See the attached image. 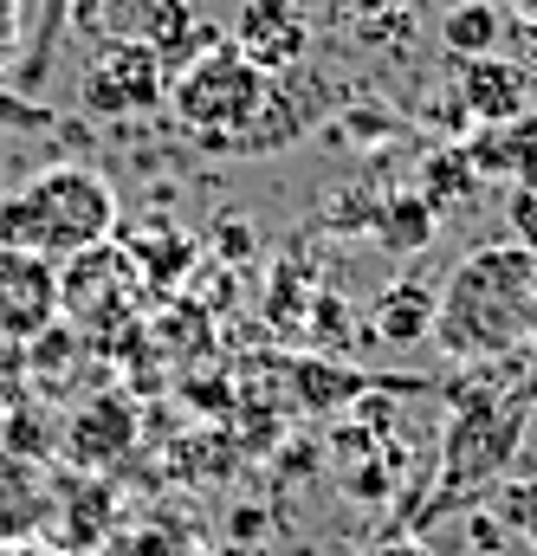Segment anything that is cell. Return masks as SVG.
Listing matches in <instances>:
<instances>
[{
    "label": "cell",
    "instance_id": "6da1fadb",
    "mask_svg": "<svg viewBox=\"0 0 537 556\" xmlns=\"http://www.w3.org/2000/svg\"><path fill=\"white\" fill-rule=\"evenodd\" d=\"M537 337V253L492 240L473 247L434 311V343L447 356H505V350H532Z\"/></svg>",
    "mask_w": 537,
    "mask_h": 556
},
{
    "label": "cell",
    "instance_id": "7a4b0ae2",
    "mask_svg": "<svg viewBox=\"0 0 537 556\" xmlns=\"http://www.w3.org/2000/svg\"><path fill=\"white\" fill-rule=\"evenodd\" d=\"M117 233V188L91 162H52L13 194H0V247L39 253L52 266L104 247Z\"/></svg>",
    "mask_w": 537,
    "mask_h": 556
},
{
    "label": "cell",
    "instance_id": "3957f363",
    "mask_svg": "<svg viewBox=\"0 0 537 556\" xmlns=\"http://www.w3.org/2000/svg\"><path fill=\"white\" fill-rule=\"evenodd\" d=\"M272 104V78L234 46L221 39L214 52H201L188 72L168 78V111L201 149H227V155H247V142L260 130Z\"/></svg>",
    "mask_w": 537,
    "mask_h": 556
},
{
    "label": "cell",
    "instance_id": "277c9868",
    "mask_svg": "<svg viewBox=\"0 0 537 556\" xmlns=\"http://www.w3.org/2000/svg\"><path fill=\"white\" fill-rule=\"evenodd\" d=\"M537 389H466L453 402V420H447V479L440 492H479V485H499V472L519 459L525 446V415H532Z\"/></svg>",
    "mask_w": 537,
    "mask_h": 556
},
{
    "label": "cell",
    "instance_id": "5b68a950",
    "mask_svg": "<svg viewBox=\"0 0 537 556\" xmlns=\"http://www.w3.org/2000/svg\"><path fill=\"white\" fill-rule=\"evenodd\" d=\"M142 291H149V278L136 266V253L124 240H104L59 266V317L78 337H111L142 317Z\"/></svg>",
    "mask_w": 537,
    "mask_h": 556
},
{
    "label": "cell",
    "instance_id": "8992f818",
    "mask_svg": "<svg viewBox=\"0 0 537 556\" xmlns=\"http://www.w3.org/2000/svg\"><path fill=\"white\" fill-rule=\"evenodd\" d=\"M168 104V72L155 65V52L142 39H104L91 72H85V111L91 117H142V111H162Z\"/></svg>",
    "mask_w": 537,
    "mask_h": 556
},
{
    "label": "cell",
    "instance_id": "52a82bcc",
    "mask_svg": "<svg viewBox=\"0 0 537 556\" xmlns=\"http://www.w3.org/2000/svg\"><path fill=\"white\" fill-rule=\"evenodd\" d=\"M130 446H136V408H130V395H124V389L85 395L72 415L59 420V466H72V472L104 479Z\"/></svg>",
    "mask_w": 537,
    "mask_h": 556
},
{
    "label": "cell",
    "instance_id": "ba28073f",
    "mask_svg": "<svg viewBox=\"0 0 537 556\" xmlns=\"http://www.w3.org/2000/svg\"><path fill=\"white\" fill-rule=\"evenodd\" d=\"M111 538H117V498H111V485L91 479V472L59 466V485H52V525H46L39 544H52V551H65V556H98Z\"/></svg>",
    "mask_w": 537,
    "mask_h": 556
},
{
    "label": "cell",
    "instance_id": "9c48e42d",
    "mask_svg": "<svg viewBox=\"0 0 537 556\" xmlns=\"http://www.w3.org/2000/svg\"><path fill=\"white\" fill-rule=\"evenodd\" d=\"M59 324V266L20 247H0V337L33 343Z\"/></svg>",
    "mask_w": 537,
    "mask_h": 556
},
{
    "label": "cell",
    "instance_id": "30bf717a",
    "mask_svg": "<svg viewBox=\"0 0 537 556\" xmlns=\"http://www.w3.org/2000/svg\"><path fill=\"white\" fill-rule=\"evenodd\" d=\"M227 39H234L266 78H285V72H298V59H304V46H311V20H304L298 0H240Z\"/></svg>",
    "mask_w": 537,
    "mask_h": 556
},
{
    "label": "cell",
    "instance_id": "8fae6325",
    "mask_svg": "<svg viewBox=\"0 0 537 556\" xmlns=\"http://www.w3.org/2000/svg\"><path fill=\"white\" fill-rule=\"evenodd\" d=\"M52 485H59V459H33V453L0 446V551L46 538Z\"/></svg>",
    "mask_w": 537,
    "mask_h": 556
},
{
    "label": "cell",
    "instance_id": "7c38bea8",
    "mask_svg": "<svg viewBox=\"0 0 537 556\" xmlns=\"http://www.w3.org/2000/svg\"><path fill=\"white\" fill-rule=\"evenodd\" d=\"M130 39H142L149 52H155V65L175 78V72H188L201 52H214L227 33L214 26V20H201L188 0H142V13H136V33Z\"/></svg>",
    "mask_w": 537,
    "mask_h": 556
},
{
    "label": "cell",
    "instance_id": "4fadbf2b",
    "mask_svg": "<svg viewBox=\"0 0 537 556\" xmlns=\"http://www.w3.org/2000/svg\"><path fill=\"white\" fill-rule=\"evenodd\" d=\"M460 111L473 130L519 124V117H532V78L512 59H473V65H460Z\"/></svg>",
    "mask_w": 537,
    "mask_h": 556
},
{
    "label": "cell",
    "instance_id": "5bb4252c",
    "mask_svg": "<svg viewBox=\"0 0 537 556\" xmlns=\"http://www.w3.org/2000/svg\"><path fill=\"white\" fill-rule=\"evenodd\" d=\"M505 26H512V13H505L499 0H460V7L440 13V46H447V59H460V65L499 59Z\"/></svg>",
    "mask_w": 537,
    "mask_h": 556
},
{
    "label": "cell",
    "instance_id": "9a60e30c",
    "mask_svg": "<svg viewBox=\"0 0 537 556\" xmlns=\"http://www.w3.org/2000/svg\"><path fill=\"white\" fill-rule=\"evenodd\" d=\"M466 162L473 175H512V181H537V117H519V124H499V130H479L466 142Z\"/></svg>",
    "mask_w": 537,
    "mask_h": 556
},
{
    "label": "cell",
    "instance_id": "2e32d148",
    "mask_svg": "<svg viewBox=\"0 0 537 556\" xmlns=\"http://www.w3.org/2000/svg\"><path fill=\"white\" fill-rule=\"evenodd\" d=\"M370 227H376L383 247L421 253V247H434V233H440V207H434L421 188H396V194H383V201L370 207Z\"/></svg>",
    "mask_w": 537,
    "mask_h": 556
},
{
    "label": "cell",
    "instance_id": "e0dca14e",
    "mask_svg": "<svg viewBox=\"0 0 537 556\" xmlns=\"http://www.w3.org/2000/svg\"><path fill=\"white\" fill-rule=\"evenodd\" d=\"M434 311H440V291L402 278V285H389L383 304H376V337H383V343H421V337H434Z\"/></svg>",
    "mask_w": 537,
    "mask_h": 556
},
{
    "label": "cell",
    "instance_id": "ac0fdd59",
    "mask_svg": "<svg viewBox=\"0 0 537 556\" xmlns=\"http://www.w3.org/2000/svg\"><path fill=\"white\" fill-rule=\"evenodd\" d=\"M486 511H492V525H499L505 538H519V544L537 556V479H512V485H499Z\"/></svg>",
    "mask_w": 537,
    "mask_h": 556
},
{
    "label": "cell",
    "instance_id": "d6986e66",
    "mask_svg": "<svg viewBox=\"0 0 537 556\" xmlns=\"http://www.w3.org/2000/svg\"><path fill=\"white\" fill-rule=\"evenodd\" d=\"M39 130H59V111L26 98L20 85H0V137H39Z\"/></svg>",
    "mask_w": 537,
    "mask_h": 556
},
{
    "label": "cell",
    "instance_id": "ffe728a7",
    "mask_svg": "<svg viewBox=\"0 0 537 556\" xmlns=\"http://www.w3.org/2000/svg\"><path fill=\"white\" fill-rule=\"evenodd\" d=\"M33 395H39V389H33V356H26V343L0 337V415L20 408V402H33Z\"/></svg>",
    "mask_w": 537,
    "mask_h": 556
},
{
    "label": "cell",
    "instance_id": "44dd1931",
    "mask_svg": "<svg viewBox=\"0 0 537 556\" xmlns=\"http://www.w3.org/2000/svg\"><path fill=\"white\" fill-rule=\"evenodd\" d=\"M26 52V0H0V78L20 65Z\"/></svg>",
    "mask_w": 537,
    "mask_h": 556
},
{
    "label": "cell",
    "instance_id": "7402d4cb",
    "mask_svg": "<svg viewBox=\"0 0 537 556\" xmlns=\"http://www.w3.org/2000/svg\"><path fill=\"white\" fill-rule=\"evenodd\" d=\"M363 556H427L414 538H402V544H376V551H363Z\"/></svg>",
    "mask_w": 537,
    "mask_h": 556
},
{
    "label": "cell",
    "instance_id": "603a6c76",
    "mask_svg": "<svg viewBox=\"0 0 537 556\" xmlns=\"http://www.w3.org/2000/svg\"><path fill=\"white\" fill-rule=\"evenodd\" d=\"M0 556H65V551H52V544H13V551H0Z\"/></svg>",
    "mask_w": 537,
    "mask_h": 556
},
{
    "label": "cell",
    "instance_id": "cb8c5ba5",
    "mask_svg": "<svg viewBox=\"0 0 537 556\" xmlns=\"http://www.w3.org/2000/svg\"><path fill=\"white\" fill-rule=\"evenodd\" d=\"M525 369H532V389H537V337H532V350H525Z\"/></svg>",
    "mask_w": 537,
    "mask_h": 556
}]
</instances>
